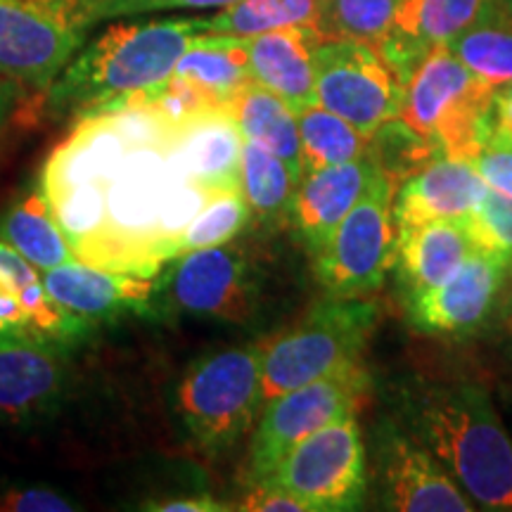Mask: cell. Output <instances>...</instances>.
<instances>
[{"mask_svg": "<svg viewBox=\"0 0 512 512\" xmlns=\"http://www.w3.org/2000/svg\"><path fill=\"white\" fill-rule=\"evenodd\" d=\"M373 486L377 505L394 512H472L477 505L451 472L396 418L373 427Z\"/></svg>", "mask_w": 512, "mask_h": 512, "instance_id": "7c38bea8", "label": "cell"}, {"mask_svg": "<svg viewBox=\"0 0 512 512\" xmlns=\"http://www.w3.org/2000/svg\"><path fill=\"white\" fill-rule=\"evenodd\" d=\"M484 192L486 183L475 164L441 155L396 188V228L401 230L430 221L465 219L482 202Z\"/></svg>", "mask_w": 512, "mask_h": 512, "instance_id": "d6986e66", "label": "cell"}, {"mask_svg": "<svg viewBox=\"0 0 512 512\" xmlns=\"http://www.w3.org/2000/svg\"><path fill=\"white\" fill-rule=\"evenodd\" d=\"M0 510L12 512H72L79 510V505L69 501L67 496L57 494L46 486H31V489L10 491L8 496L0 501Z\"/></svg>", "mask_w": 512, "mask_h": 512, "instance_id": "74e56055", "label": "cell"}, {"mask_svg": "<svg viewBox=\"0 0 512 512\" xmlns=\"http://www.w3.org/2000/svg\"><path fill=\"white\" fill-rule=\"evenodd\" d=\"M494 121L496 128L512 133V83L498 88L494 95Z\"/></svg>", "mask_w": 512, "mask_h": 512, "instance_id": "60d3db41", "label": "cell"}, {"mask_svg": "<svg viewBox=\"0 0 512 512\" xmlns=\"http://www.w3.org/2000/svg\"><path fill=\"white\" fill-rule=\"evenodd\" d=\"M375 166L368 157L302 174L294 192L290 226L311 259L328 245L344 216L366 192Z\"/></svg>", "mask_w": 512, "mask_h": 512, "instance_id": "2e32d148", "label": "cell"}, {"mask_svg": "<svg viewBox=\"0 0 512 512\" xmlns=\"http://www.w3.org/2000/svg\"><path fill=\"white\" fill-rule=\"evenodd\" d=\"M484 0H406L394 27L418 38L427 50L451 43L470 27L482 10Z\"/></svg>", "mask_w": 512, "mask_h": 512, "instance_id": "4dcf8cb0", "label": "cell"}, {"mask_svg": "<svg viewBox=\"0 0 512 512\" xmlns=\"http://www.w3.org/2000/svg\"><path fill=\"white\" fill-rule=\"evenodd\" d=\"M252 221V209L240 188L211 192L204 207L183 230L181 254L238 240V235H242V230Z\"/></svg>", "mask_w": 512, "mask_h": 512, "instance_id": "1f68e13d", "label": "cell"}, {"mask_svg": "<svg viewBox=\"0 0 512 512\" xmlns=\"http://www.w3.org/2000/svg\"><path fill=\"white\" fill-rule=\"evenodd\" d=\"M200 34L197 17L112 24L74 55L46 91L53 117H91L124 95L162 86Z\"/></svg>", "mask_w": 512, "mask_h": 512, "instance_id": "3957f363", "label": "cell"}, {"mask_svg": "<svg viewBox=\"0 0 512 512\" xmlns=\"http://www.w3.org/2000/svg\"><path fill=\"white\" fill-rule=\"evenodd\" d=\"M366 157L394 188H399L403 181L439 159L441 150L432 138L422 136L401 117H394L370 133Z\"/></svg>", "mask_w": 512, "mask_h": 512, "instance_id": "f546056e", "label": "cell"}, {"mask_svg": "<svg viewBox=\"0 0 512 512\" xmlns=\"http://www.w3.org/2000/svg\"><path fill=\"white\" fill-rule=\"evenodd\" d=\"M171 124L133 95L76 119L41 171L76 261L102 271L157 278L181 254V235L209 192L171 157Z\"/></svg>", "mask_w": 512, "mask_h": 512, "instance_id": "6da1fadb", "label": "cell"}, {"mask_svg": "<svg viewBox=\"0 0 512 512\" xmlns=\"http://www.w3.org/2000/svg\"><path fill=\"white\" fill-rule=\"evenodd\" d=\"M261 344L204 354L176 389V411L192 439L207 453H221L245 437L259 418Z\"/></svg>", "mask_w": 512, "mask_h": 512, "instance_id": "5b68a950", "label": "cell"}, {"mask_svg": "<svg viewBox=\"0 0 512 512\" xmlns=\"http://www.w3.org/2000/svg\"><path fill=\"white\" fill-rule=\"evenodd\" d=\"M235 510L249 512H309L306 505L294 498L283 486L273 484L271 479H254L247 484L245 496Z\"/></svg>", "mask_w": 512, "mask_h": 512, "instance_id": "8d00e7d4", "label": "cell"}, {"mask_svg": "<svg viewBox=\"0 0 512 512\" xmlns=\"http://www.w3.org/2000/svg\"><path fill=\"white\" fill-rule=\"evenodd\" d=\"M465 219L430 221L401 228L396 238L394 271L403 302L420 297L451 278L475 252Z\"/></svg>", "mask_w": 512, "mask_h": 512, "instance_id": "ffe728a7", "label": "cell"}, {"mask_svg": "<svg viewBox=\"0 0 512 512\" xmlns=\"http://www.w3.org/2000/svg\"><path fill=\"white\" fill-rule=\"evenodd\" d=\"M479 83L482 79L472 74L446 43H441L425 55V60L413 72L399 117L422 136L432 138L441 114L456 105L460 98H465Z\"/></svg>", "mask_w": 512, "mask_h": 512, "instance_id": "7402d4cb", "label": "cell"}, {"mask_svg": "<svg viewBox=\"0 0 512 512\" xmlns=\"http://www.w3.org/2000/svg\"><path fill=\"white\" fill-rule=\"evenodd\" d=\"M299 498L309 512H349L366 505L368 453L358 430L356 415L330 422L313 432L280 460L271 475Z\"/></svg>", "mask_w": 512, "mask_h": 512, "instance_id": "ba28073f", "label": "cell"}, {"mask_svg": "<svg viewBox=\"0 0 512 512\" xmlns=\"http://www.w3.org/2000/svg\"><path fill=\"white\" fill-rule=\"evenodd\" d=\"M503 3H505V5H510V8H512V0H503Z\"/></svg>", "mask_w": 512, "mask_h": 512, "instance_id": "7bdbcfd3", "label": "cell"}, {"mask_svg": "<svg viewBox=\"0 0 512 512\" xmlns=\"http://www.w3.org/2000/svg\"><path fill=\"white\" fill-rule=\"evenodd\" d=\"M0 242L10 245L38 271L76 261L74 249L62 233L41 185L22 192L0 211Z\"/></svg>", "mask_w": 512, "mask_h": 512, "instance_id": "603a6c76", "label": "cell"}, {"mask_svg": "<svg viewBox=\"0 0 512 512\" xmlns=\"http://www.w3.org/2000/svg\"><path fill=\"white\" fill-rule=\"evenodd\" d=\"M370 389L373 380L363 363H358L268 401L261 408L259 425L249 444V482L271 475L280 460L313 432L339 418L356 415Z\"/></svg>", "mask_w": 512, "mask_h": 512, "instance_id": "9c48e42d", "label": "cell"}, {"mask_svg": "<svg viewBox=\"0 0 512 512\" xmlns=\"http://www.w3.org/2000/svg\"><path fill=\"white\" fill-rule=\"evenodd\" d=\"M323 38L320 31L309 27L273 29L247 36L252 79L278 95L297 117L318 105L313 50Z\"/></svg>", "mask_w": 512, "mask_h": 512, "instance_id": "ac0fdd59", "label": "cell"}, {"mask_svg": "<svg viewBox=\"0 0 512 512\" xmlns=\"http://www.w3.org/2000/svg\"><path fill=\"white\" fill-rule=\"evenodd\" d=\"M242 143L230 112L216 107L176 124L169 150L181 174L211 195L240 188Z\"/></svg>", "mask_w": 512, "mask_h": 512, "instance_id": "e0dca14e", "label": "cell"}, {"mask_svg": "<svg viewBox=\"0 0 512 512\" xmlns=\"http://www.w3.org/2000/svg\"><path fill=\"white\" fill-rule=\"evenodd\" d=\"M512 268L475 249L444 283L406 302V318L418 335L467 339L494 323Z\"/></svg>", "mask_w": 512, "mask_h": 512, "instance_id": "5bb4252c", "label": "cell"}, {"mask_svg": "<svg viewBox=\"0 0 512 512\" xmlns=\"http://www.w3.org/2000/svg\"><path fill=\"white\" fill-rule=\"evenodd\" d=\"M299 178L302 176L271 150L249 140L242 143L240 190L259 226L280 228L290 223Z\"/></svg>", "mask_w": 512, "mask_h": 512, "instance_id": "4316f807", "label": "cell"}, {"mask_svg": "<svg viewBox=\"0 0 512 512\" xmlns=\"http://www.w3.org/2000/svg\"><path fill=\"white\" fill-rule=\"evenodd\" d=\"M394 418L441 460L477 510L512 512V437L489 389L467 377H408Z\"/></svg>", "mask_w": 512, "mask_h": 512, "instance_id": "7a4b0ae2", "label": "cell"}, {"mask_svg": "<svg viewBox=\"0 0 512 512\" xmlns=\"http://www.w3.org/2000/svg\"><path fill=\"white\" fill-rule=\"evenodd\" d=\"M8 105H10V88L0 86V128H3L5 114H8Z\"/></svg>", "mask_w": 512, "mask_h": 512, "instance_id": "b9f144b4", "label": "cell"}, {"mask_svg": "<svg viewBox=\"0 0 512 512\" xmlns=\"http://www.w3.org/2000/svg\"><path fill=\"white\" fill-rule=\"evenodd\" d=\"M472 242L512 268V197L486 188L482 202L465 216Z\"/></svg>", "mask_w": 512, "mask_h": 512, "instance_id": "836d02e7", "label": "cell"}, {"mask_svg": "<svg viewBox=\"0 0 512 512\" xmlns=\"http://www.w3.org/2000/svg\"><path fill=\"white\" fill-rule=\"evenodd\" d=\"M297 124L302 174L366 157L368 136L325 107L313 105L311 110L299 114Z\"/></svg>", "mask_w": 512, "mask_h": 512, "instance_id": "f1b7e54d", "label": "cell"}, {"mask_svg": "<svg viewBox=\"0 0 512 512\" xmlns=\"http://www.w3.org/2000/svg\"><path fill=\"white\" fill-rule=\"evenodd\" d=\"M43 285L57 304L95 323L131 313L155 316L157 278L147 275L102 271L72 261L43 271Z\"/></svg>", "mask_w": 512, "mask_h": 512, "instance_id": "9a60e30c", "label": "cell"}, {"mask_svg": "<svg viewBox=\"0 0 512 512\" xmlns=\"http://www.w3.org/2000/svg\"><path fill=\"white\" fill-rule=\"evenodd\" d=\"M328 0H238L211 17H197L200 34L256 36L264 31L309 27L325 36ZM328 38V36H325Z\"/></svg>", "mask_w": 512, "mask_h": 512, "instance_id": "83f0119b", "label": "cell"}, {"mask_svg": "<svg viewBox=\"0 0 512 512\" xmlns=\"http://www.w3.org/2000/svg\"><path fill=\"white\" fill-rule=\"evenodd\" d=\"M380 320L373 299L325 297L278 335L261 339V399L358 366Z\"/></svg>", "mask_w": 512, "mask_h": 512, "instance_id": "277c9868", "label": "cell"}, {"mask_svg": "<svg viewBox=\"0 0 512 512\" xmlns=\"http://www.w3.org/2000/svg\"><path fill=\"white\" fill-rule=\"evenodd\" d=\"M316 100L370 136L399 117L406 86L380 50L356 38H323L313 50Z\"/></svg>", "mask_w": 512, "mask_h": 512, "instance_id": "8fae6325", "label": "cell"}, {"mask_svg": "<svg viewBox=\"0 0 512 512\" xmlns=\"http://www.w3.org/2000/svg\"><path fill=\"white\" fill-rule=\"evenodd\" d=\"M143 510L152 512H223L233 510L230 505L216 501L209 494H181V496H166L159 501H147Z\"/></svg>", "mask_w": 512, "mask_h": 512, "instance_id": "f35d334b", "label": "cell"}, {"mask_svg": "<svg viewBox=\"0 0 512 512\" xmlns=\"http://www.w3.org/2000/svg\"><path fill=\"white\" fill-rule=\"evenodd\" d=\"M264 280L249 247L238 242L178 254L157 275L155 316H190L247 325L259 316Z\"/></svg>", "mask_w": 512, "mask_h": 512, "instance_id": "8992f818", "label": "cell"}, {"mask_svg": "<svg viewBox=\"0 0 512 512\" xmlns=\"http://www.w3.org/2000/svg\"><path fill=\"white\" fill-rule=\"evenodd\" d=\"M396 188L380 171L344 216L332 238L313 256V273L325 297L368 299L394 271L399 228L394 219Z\"/></svg>", "mask_w": 512, "mask_h": 512, "instance_id": "52a82bcc", "label": "cell"}, {"mask_svg": "<svg viewBox=\"0 0 512 512\" xmlns=\"http://www.w3.org/2000/svg\"><path fill=\"white\" fill-rule=\"evenodd\" d=\"M88 27L114 17H133L159 10H209L228 8L238 0H74Z\"/></svg>", "mask_w": 512, "mask_h": 512, "instance_id": "e575fe53", "label": "cell"}, {"mask_svg": "<svg viewBox=\"0 0 512 512\" xmlns=\"http://www.w3.org/2000/svg\"><path fill=\"white\" fill-rule=\"evenodd\" d=\"M98 323L50 297L43 275L0 242V342L69 354L93 337Z\"/></svg>", "mask_w": 512, "mask_h": 512, "instance_id": "4fadbf2b", "label": "cell"}, {"mask_svg": "<svg viewBox=\"0 0 512 512\" xmlns=\"http://www.w3.org/2000/svg\"><path fill=\"white\" fill-rule=\"evenodd\" d=\"M88 29L74 0H0V74L48 91Z\"/></svg>", "mask_w": 512, "mask_h": 512, "instance_id": "30bf717a", "label": "cell"}, {"mask_svg": "<svg viewBox=\"0 0 512 512\" xmlns=\"http://www.w3.org/2000/svg\"><path fill=\"white\" fill-rule=\"evenodd\" d=\"M176 76L195 83L221 105L252 79L247 36L195 34L176 64Z\"/></svg>", "mask_w": 512, "mask_h": 512, "instance_id": "d4e9b609", "label": "cell"}, {"mask_svg": "<svg viewBox=\"0 0 512 512\" xmlns=\"http://www.w3.org/2000/svg\"><path fill=\"white\" fill-rule=\"evenodd\" d=\"M226 110L238 126L242 140L266 147L302 176L297 114L278 95L261 83L249 81L226 102Z\"/></svg>", "mask_w": 512, "mask_h": 512, "instance_id": "cb8c5ba5", "label": "cell"}, {"mask_svg": "<svg viewBox=\"0 0 512 512\" xmlns=\"http://www.w3.org/2000/svg\"><path fill=\"white\" fill-rule=\"evenodd\" d=\"M475 169L486 188L512 197V133L496 128L475 159Z\"/></svg>", "mask_w": 512, "mask_h": 512, "instance_id": "d590c367", "label": "cell"}, {"mask_svg": "<svg viewBox=\"0 0 512 512\" xmlns=\"http://www.w3.org/2000/svg\"><path fill=\"white\" fill-rule=\"evenodd\" d=\"M494 320H496L494 332L498 337V344H501L503 354L512 361V273L508 278V285H505L503 290L501 304H498Z\"/></svg>", "mask_w": 512, "mask_h": 512, "instance_id": "ab89813d", "label": "cell"}, {"mask_svg": "<svg viewBox=\"0 0 512 512\" xmlns=\"http://www.w3.org/2000/svg\"><path fill=\"white\" fill-rule=\"evenodd\" d=\"M446 46L491 88L498 91L508 86L512 83V8L503 0H484L475 22Z\"/></svg>", "mask_w": 512, "mask_h": 512, "instance_id": "484cf974", "label": "cell"}, {"mask_svg": "<svg viewBox=\"0 0 512 512\" xmlns=\"http://www.w3.org/2000/svg\"><path fill=\"white\" fill-rule=\"evenodd\" d=\"M406 0H328L325 36L356 38L377 46L394 27Z\"/></svg>", "mask_w": 512, "mask_h": 512, "instance_id": "d6a6232c", "label": "cell"}, {"mask_svg": "<svg viewBox=\"0 0 512 512\" xmlns=\"http://www.w3.org/2000/svg\"><path fill=\"white\" fill-rule=\"evenodd\" d=\"M67 354L0 342V422H24L55 411L67 392Z\"/></svg>", "mask_w": 512, "mask_h": 512, "instance_id": "44dd1931", "label": "cell"}]
</instances>
